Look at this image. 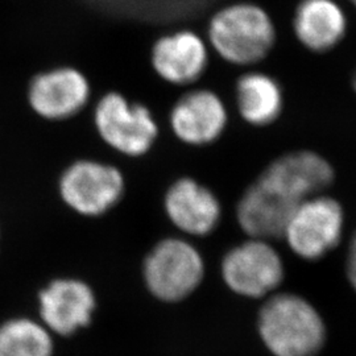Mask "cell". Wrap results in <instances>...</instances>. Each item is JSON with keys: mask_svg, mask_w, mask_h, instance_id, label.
<instances>
[{"mask_svg": "<svg viewBox=\"0 0 356 356\" xmlns=\"http://www.w3.org/2000/svg\"><path fill=\"white\" fill-rule=\"evenodd\" d=\"M89 78L73 66H58L35 76L28 88V102L35 114L51 122L67 120L90 102Z\"/></svg>", "mask_w": 356, "mask_h": 356, "instance_id": "cell-9", "label": "cell"}, {"mask_svg": "<svg viewBox=\"0 0 356 356\" xmlns=\"http://www.w3.org/2000/svg\"><path fill=\"white\" fill-rule=\"evenodd\" d=\"M222 277L232 292L261 298L277 289L284 277V266L269 242L250 238L225 254Z\"/></svg>", "mask_w": 356, "mask_h": 356, "instance_id": "cell-7", "label": "cell"}, {"mask_svg": "<svg viewBox=\"0 0 356 356\" xmlns=\"http://www.w3.org/2000/svg\"><path fill=\"white\" fill-rule=\"evenodd\" d=\"M353 88H354V90H355L356 92V70L355 73H354V76H353Z\"/></svg>", "mask_w": 356, "mask_h": 356, "instance_id": "cell-19", "label": "cell"}, {"mask_svg": "<svg viewBox=\"0 0 356 356\" xmlns=\"http://www.w3.org/2000/svg\"><path fill=\"white\" fill-rule=\"evenodd\" d=\"M334 169L312 151L286 153L273 160L259 178L296 202H302L326 189L334 181Z\"/></svg>", "mask_w": 356, "mask_h": 356, "instance_id": "cell-13", "label": "cell"}, {"mask_svg": "<svg viewBox=\"0 0 356 356\" xmlns=\"http://www.w3.org/2000/svg\"><path fill=\"white\" fill-rule=\"evenodd\" d=\"M293 31L307 51L325 53L343 40L347 17L334 0H302L294 13Z\"/></svg>", "mask_w": 356, "mask_h": 356, "instance_id": "cell-15", "label": "cell"}, {"mask_svg": "<svg viewBox=\"0 0 356 356\" xmlns=\"http://www.w3.org/2000/svg\"><path fill=\"white\" fill-rule=\"evenodd\" d=\"M143 273L147 288L156 298L178 302L189 297L204 280V257L186 239L166 238L149 251Z\"/></svg>", "mask_w": 356, "mask_h": 356, "instance_id": "cell-4", "label": "cell"}, {"mask_svg": "<svg viewBox=\"0 0 356 356\" xmlns=\"http://www.w3.org/2000/svg\"><path fill=\"white\" fill-rule=\"evenodd\" d=\"M343 209L331 197L314 195L296 207L284 236L294 254L305 260H318L341 241Z\"/></svg>", "mask_w": 356, "mask_h": 356, "instance_id": "cell-6", "label": "cell"}, {"mask_svg": "<svg viewBox=\"0 0 356 356\" xmlns=\"http://www.w3.org/2000/svg\"><path fill=\"white\" fill-rule=\"evenodd\" d=\"M276 26L254 3H232L216 11L207 26V44L225 63L248 67L261 63L276 44Z\"/></svg>", "mask_w": 356, "mask_h": 356, "instance_id": "cell-1", "label": "cell"}, {"mask_svg": "<svg viewBox=\"0 0 356 356\" xmlns=\"http://www.w3.org/2000/svg\"><path fill=\"white\" fill-rule=\"evenodd\" d=\"M229 118L226 103L214 90L191 89L172 106L169 127L182 144L206 147L223 136Z\"/></svg>", "mask_w": 356, "mask_h": 356, "instance_id": "cell-8", "label": "cell"}, {"mask_svg": "<svg viewBox=\"0 0 356 356\" xmlns=\"http://www.w3.org/2000/svg\"><path fill=\"white\" fill-rule=\"evenodd\" d=\"M42 325L54 334L69 337L89 326L97 300L89 285L76 279H58L38 294Z\"/></svg>", "mask_w": 356, "mask_h": 356, "instance_id": "cell-12", "label": "cell"}, {"mask_svg": "<svg viewBox=\"0 0 356 356\" xmlns=\"http://www.w3.org/2000/svg\"><path fill=\"white\" fill-rule=\"evenodd\" d=\"M347 275H348L350 282L353 284V286L356 289V234L353 242L350 244V250H348Z\"/></svg>", "mask_w": 356, "mask_h": 356, "instance_id": "cell-18", "label": "cell"}, {"mask_svg": "<svg viewBox=\"0 0 356 356\" xmlns=\"http://www.w3.org/2000/svg\"><path fill=\"white\" fill-rule=\"evenodd\" d=\"M207 40L191 29H178L153 42V72L166 83L186 88L204 76L210 63Z\"/></svg>", "mask_w": 356, "mask_h": 356, "instance_id": "cell-10", "label": "cell"}, {"mask_svg": "<svg viewBox=\"0 0 356 356\" xmlns=\"http://www.w3.org/2000/svg\"><path fill=\"white\" fill-rule=\"evenodd\" d=\"M298 204L256 178L238 201L236 220L248 238L269 242L284 236Z\"/></svg>", "mask_w": 356, "mask_h": 356, "instance_id": "cell-14", "label": "cell"}, {"mask_svg": "<svg viewBox=\"0 0 356 356\" xmlns=\"http://www.w3.org/2000/svg\"><path fill=\"white\" fill-rule=\"evenodd\" d=\"M350 1H351V3H353V4H354V7H355V8H356V0H350Z\"/></svg>", "mask_w": 356, "mask_h": 356, "instance_id": "cell-20", "label": "cell"}, {"mask_svg": "<svg viewBox=\"0 0 356 356\" xmlns=\"http://www.w3.org/2000/svg\"><path fill=\"white\" fill-rule=\"evenodd\" d=\"M259 332L275 356H314L326 331L318 312L296 294L270 297L259 314Z\"/></svg>", "mask_w": 356, "mask_h": 356, "instance_id": "cell-2", "label": "cell"}, {"mask_svg": "<svg viewBox=\"0 0 356 356\" xmlns=\"http://www.w3.org/2000/svg\"><path fill=\"white\" fill-rule=\"evenodd\" d=\"M235 103L239 116L247 124L267 127L282 113L284 94L276 78L251 70L236 81Z\"/></svg>", "mask_w": 356, "mask_h": 356, "instance_id": "cell-16", "label": "cell"}, {"mask_svg": "<svg viewBox=\"0 0 356 356\" xmlns=\"http://www.w3.org/2000/svg\"><path fill=\"white\" fill-rule=\"evenodd\" d=\"M51 355V332L42 323L16 318L0 326V356Z\"/></svg>", "mask_w": 356, "mask_h": 356, "instance_id": "cell-17", "label": "cell"}, {"mask_svg": "<svg viewBox=\"0 0 356 356\" xmlns=\"http://www.w3.org/2000/svg\"><path fill=\"white\" fill-rule=\"evenodd\" d=\"M92 122L101 140L126 157L147 154L159 138V124L152 111L118 91H108L99 98Z\"/></svg>", "mask_w": 356, "mask_h": 356, "instance_id": "cell-3", "label": "cell"}, {"mask_svg": "<svg viewBox=\"0 0 356 356\" xmlns=\"http://www.w3.org/2000/svg\"><path fill=\"white\" fill-rule=\"evenodd\" d=\"M164 211L170 223L189 236H206L216 231L222 204L216 193L193 177L173 181L164 195Z\"/></svg>", "mask_w": 356, "mask_h": 356, "instance_id": "cell-11", "label": "cell"}, {"mask_svg": "<svg viewBox=\"0 0 356 356\" xmlns=\"http://www.w3.org/2000/svg\"><path fill=\"white\" fill-rule=\"evenodd\" d=\"M126 191V178L108 163L81 159L66 166L58 179L60 197L72 211L88 218L107 214Z\"/></svg>", "mask_w": 356, "mask_h": 356, "instance_id": "cell-5", "label": "cell"}]
</instances>
